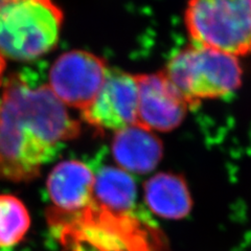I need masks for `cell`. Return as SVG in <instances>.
Returning <instances> with one entry per match:
<instances>
[{
  "instance_id": "1",
  "label": "cell",
  "mask_w": 251,
  "mask_h": 251,
  "mask_svg": "<svg viewBox=\"0 0 251 251\" xmlns=\"http://www.w3.org/2000/svg\"><path fill=\"white\" fill-rule=\"evenodd\" d=\"M80 134V123L49 84L26 72L11 75L0 97V179L30 181L65 141Z\"/></svg>"
},
{
  "instance_id": "2",
  "label": "cell",
  "mask_w": 251,
  "mask_h": 251,
  "mask_svg": "<svg viewBox=\"0 0 251 251\" xmlns=\"http://www.w3.org/2000/svg\"><path fill=\"white\" fill-rule=\"evenodd\" d=\"M163 73L191 106L229 96L243 77L238 57L194 43L173 54Z\"/></svg>"
},
{
  "instance_id": "3",
  "label": "cell",
  "mask_w": 251,
  "mask_h": 251,
  "mask_svg": "<svg viewBox=\"0 0 251 251\" xmlns=\"http://www.w3.org/2000/svg\"><path fill=\"white\" fill-rule=\"evenodd\" d=\"M62 23L52 0H14L0 10V53L15 61L42 57L57 45Z\"/></svg>"
},
{
  "instance_id": "4",
  "label": "cell",
  "mask_w": 251,
  "mask_h": 251,
  "mask_svg": "<svg viewBox=\"0 0 251 251\" xmlns=\"http://www.w3.org/2000/svg\"><path fill=\"white\" fill-rule=\"evenodd\" d=\"M184 21L194 44L238 58L251 52V0H190Z\"/></svg>"
},
{
  "instance_id": "5",
  "label": "cell",
  "mask_w": 251,
  "mask_h": 251,
  "mask_svg": "<svg viewBox=\"0 0 251 251\" xmlns=\"http://www.w3.org/2000/svg\"><path fill=\"white\" fill-rule=\"evenodd\" d=\"M107 72L105 61L96 54L70 50L52 64L49 86L63 104L83 111L98 96Z\"/></svg>"
},
{
  "instance_id": "6",
  "label": "cell",
  "mask_w": 251,
  "mask_h": 251,
  "mask_svg": "<svg viewBox=\"0 0 251 251\" xmlns=\"http://www.w3.org/2000/svg\"><path fill=\"white\" fill-rule=\"evenodd\" d=\"M86 123L104 130L120 131L138 122V86L135 75L109 69L92 103L82 111Z\"/></svg>"
},
{
  "instance_id": "7",
  "label": "cell",
  "mask_w": 251,
  "mask_h": 251,
  "mask_svg": "<svg viewBox=\"0 0 251 251\" xmlns=\"http://www.w3.org/2000/svg\"><path fill=\"white\" fill-rule=\"evenodd\" d=\"M138 86L137 126L169 132L182 124L192 107L164 73L135 75Z\"/></svg>"
},
{
  "instance_id": "8",
  "label": "cell",
  "mask_w": 251,
  "mask_h": 251,
  "mask_svg": "<svg viewBox=\"0 0 251 251\" xmlns=\"http://www.w3.org/2000/svg\"><path fill=\"white\" fill-rule=\"evenodd\" d=\"M94 178L92 171L82 161H62L47 178V191L59 209L75 213L92 205Z\"/></svg>"
},
{
  "instance_id": "9",
  "label": "cell",
  "mask_w": 251,
  "mask_h": 251,
  "mask_svg": "<svg viewBox=\"0 0 251 251\" xmlns=\"http://www.w3.org/2000/svg\"><path fill=\"white\" fill-rule=\"evenodd\" d=\"M112 154L124 170L146 174L161 161L163 146L151 130L134 125L116 131L112 140Z\"/></svg>"
},
{
  "instance_id": "10",
  "label": "cell",
  "mask_w": 251,
  "mask_h": 251,
  "mask_svg": "<svg viewBox=\"0 0 251 251\" xmlns=\"http://www.w3.org/2000/svg\"><path fill=\"white\" fill-rule=\"evenodd\" d=\"M148 206L163 219L180 220L191 213L193 199L185 179L174 173H159L145 183Z\"/></svg>"
},
{
  "instance_id": "11",
  "label": "cell",
  "mask_w": 251,
  "mask_h": 251,
  "mask_svg": "<svg viewBox=\"0 0 251 251\" xmlns=\"http://www.w3.org/2000/svg\"><path fill=\"white\" fill-rule=\"evenodd\" d=\"M93 198L100 208L113 215L127 213L134 206L136 199L134 179L119 168H103L94 178Z\"/></svg>"
},
{
  "instance_id": "12",
  "label": "cell",
  "mask_w": 251,
  "mask_h": 251,
  "mask_svg": "<svg viewBox=\"0 0 251 251\" xmlns=\"http://www.w3.org/2000/svg\"><path fill=\"white\" fill-rule=\"evenodd\" d=\"M30 217L25 204L11 195H0V247L14 246L25 238Z\"/></svg>"
},
{
  "instance_id": "13",
  "label": "cell",
  "mask_w": 251,
  "mask_h": 251,
  "mask_svg": "<svg viewBox=\"0 0 251 251\" xmlns=\"http://www.w3.org/2000/svg\"><path fill=\"white\" fill-rule=\"evenodd\" d=\"M4 69H5V61H4V58L2 57V54L0 53V85H1V77H2Z\"/></svg>"
},
{
  "instance_id": "14",
  "label": "cell",
  "mask_w": 251,
  "mask_h": 251,
  "mask_svg": "<svg viewBox=\"0 0 251 251\" xmlns=\"http://www.w3.org/2000/svg\"><path fill=\"white\" fill-rule=\"evenodd\" d=\"M12 1H14V0H0V10H1L2 7L5 6L6 4L11 3Z\"/></svg>"
}]
</instances>
